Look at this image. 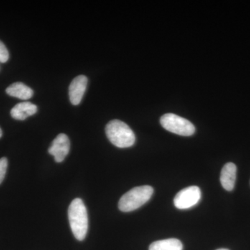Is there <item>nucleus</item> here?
<instances>
[{
    "label": "nucleus",
    "instance_id": "nucleus-9",
    "mask_svg": "<svg viewBox=\"0 0 250 250\" xmlns=\"http://www.w3.org/2000/svg\"><path fill=\"white\" fill-rule=\"evenodd\" d=\"M36 105L29 102L18 104L11 109V115L13 118L18 121H24L28 117L33 116L37 112Z\"/></svg>",
    "mask_w": 250,
    "mask_h": 250
},
{
    "label": "nucleus",
    "instance_id": "nucleus-3",
    "mask_svg": "<svg viewBox=\"0 0 250 250\" xmlns=\"http://www.w3.org/2000/svg\"><path fill=\"white\" fill-rule=\"evenodd\" d=\"M154 192L150 186L135 187L122 196L118 208L123 212L133 211L147 203Z\"/></svg>",
    "mask_w": 250,
    "mask_h": 250
},
{
    "label": "nucleus",
    "instance_id": "nucleus-6",
    "mask_svg": "<svg viewBox=\"0 0 250 250\" xmlns=\"http://www.w3.org/2000/svg\"><path fill=\"white\" fill-rule=\"evenodd\" d=\"M70 149V142L67 135L59 134L54 140L48 152L54 157L56 162L61 163L65 159Z\"/></svg>",
    "mask_w": 250,
    "mask_h": 250
},
{
    "label": "nucleus",
    "instance_id": "nucleus-13",
    "mask_svg": "<svg viewBox=\"0 0 250 250\" xmlns=\"http://www.w3.org/2000/svg\"><path fill=\"white\" fill-rule=\"evenodd\" d=\"M9 51L6 49L4 44L0 41V62H6L9 60Z\"/></svg>",
    "mask_w": 250,
    "mask_h": 250
},
{
    "label": "nucleus",
    "instance_id": "nucleus-10",
    "mask_svg": "<svg viewBox=\"0 0 250 250\" xmlns=\"http://www.w3.org/2000/svg\"><path fill=\"white\" fill-rule=\"evenodd\" d=\"M6 92L10 96L23 100H29L34 95L33 90L22 82H16V83L10 85L6 88Z\"/></svg>",
    "mask_w": 250,
    "mask_h": 250
},
{
    "label": "nucleus",
    "instance_id": "nucleus-1",
    "mask_svg": "<svg viewBox=\"0 0 250 250\" xmlns=\"http://www.w3.org/2000/svg\"><path fill=\"white\" fill-rule=\"evenodd\" d=\"M68 219L70 228L76 239H85L88 232V218L86 207L80 198H76L70 204L68 208Z\"/></svg>",
    "mask_w": 250,
    "mask_h": 250
},
{
    "label": "nucleus",
    "instance_id": "nucleus-15",
    "mask_svg": "<svg viewBox=\"0 0 250 250\" xmlns=\"http://www.w3.org/2000/svg\"><path fill=\"white\" fill-rule=\"evenodd\" d=\"M217 250H229L228 249H225V248H221V249H218Z\"/></svg>",
    "mask_w": 250,
    "mask_h": 250
},
{
    "label": "nucleus",
    "instance_id": "nucleus-8",
    "mask_svg": "<svg viewBox=\"0 0 250 250\" xmlns=\"http://www.w3.org/2000/svg\"><path fill=\"white\" fill-rule=\"evenodd\" d=\"M236 166L233 163H228L222 169L220 183L225 190L231 191L234 188L236 179Z\"/></svg>",
    "mask_w": 250,
    "mask_h": 250
},
{
    "label": "nucleus",
    "instance_id": "nucleus-5",
    "mask_svg": "<svg viewBox=\"0 0 250 250\" xmlns=\"http://www.w3.org/2000/svg\"><path fill=\"white\" fill-rule=\"evenodd\" d=\"M201 200V190L196 186L187 187L180 190L174 199V205L179 209H188L197 205Z\"/></svg>",
    "mask_w": 250,
    "mask_h": 250
},
{
    "label": "nucleus",
    "instance_id": "nucleus-12",
    "mask_svg": "<svg viewBox=\"0 0 250 250\" xmlns=\"http://www.w3.org/2000/svg\"><path fill=\"white\" fill-rule=\"evenodd\" d=\"M8 161L5 157L0 159V184L3 182L7 170Z\"/></svg>",
    "mask_w": 250,
    "mask_h": 250
},
{
    "label": "nucleus",
    "instance_id": "nucleus-7",
    "mask_svg": "<svg viewBox=\"0 0 250 250\" xmlns=\"http://www.w3.org/2000/svg\"><path fill=\"white\" fill-rule=\"evenodd\" d=\"M88 84V79L84 75H80L72 81L69 87L70 103L78 105L82 101Z\"/></svg>",
    "mask_w": 250,
    "mask_h": 250
},
{
    "label": "nucleus",
    "instance_id": "nucleus-11",
    "mask_svg": "<svg viewBox=\"0 0 250 250\" xmlns=\"http://www.w3.org/2000/svg\"><path fill=\"white\" fill-rule=\"evenodd\" d=\"M149 250H183V245L177 238H168L154 242Z\"/></svg>",
    "mask_w": 250,
    "mask_h": 250
},
{
    "label": "nucleus",
    "instance_id": "nucleus-4",
    "mask_svg": "<svg viewBox=\"0 0 250 250\" xmlns=\"http://www.w3.org/2000/svg\"><path fill=\"white\" fill-rule=\"evenodd\" d=\"M160 123L167 131L180 136H190L195 132V126L192 123L174 113L164 114L161 118Z\"/></svg>",
    "mask_w": 250,
    "mask_h": 250
},
{
    "label": "nucleus",
    "instance_id": "nucleus-2",
    "mask_svg": "<svg viewBox=\"0 0 250 250\" xmlns=\"http://www.w3.org/2000/svg\"><path fill=\"white\" fill-rule=\"evenodd\" d=\"M106 134L110 142L117 147H131L136 141V136L132 129L119 120H113L108 123Z\"/></svg>",
    "mask_w": 250,
    "mask_h": 250
},
{
    "label": "nucleus",
    "instance_id": "nucleus-14",
    "mask_svg": "<svg viewBox=\"0 0 250 250\" xmlns=\"http://www.w3.org/2000/svg\"><path fill=\"white\" fill-rule=\"evenodd\" d=\"M2 136V131H1V128H0V138Z\"/></svg>",
    "mask_w": 250,
    "mask_h": 250
}]
</instances>
